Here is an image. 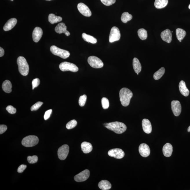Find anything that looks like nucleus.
Listing matches in <instances>:
<instances>
[{
    "label": "nucleus",
    "mask_w": 190,
    "mask_h": 190,
    "mask_svg": "<svg viewBox=\"0 0 190 190\" xmlns=\"http://www.w3.org/2000/svg\"><path fill=\"white\" fill-rule=\"evenodd\" d=\"M139 151L142 156L147 158L150 154V150L149 147L146 144H141L139 147Z\"/></svg>",
    "instance_id": "nucleus-14"
},
{
    "label": "nucleus",
    "mask_w": 190,
    "mask_h": 190,
    "mask_svg": "<svg viewBox=\"0 0 190 190\" xmlns=\"http://www.w3.org/2000/svg\"><path fill=\"white\" fill-rule=\"evenodd\" d=\"M17 63L19 73L23 76H27L29 72V67L26 59L19 56L17 59Z\"/></svg>",
    "instance_id": "nucleus-3"
},
{
    "label": "nucleus",
    "mask_w": 190,
    "mask_h": 190,
    "mask_svg": "<svg viewBox=\"0 0 190 190\" xmlns=\"http://www.w3.org/2000/svg\"><path fill=\"white\" fill-rule=\"evenodd\" d=\"M179 41H180V42H181L182 41V40H180Z\"/></svg>",
    "instance_id": "nucleus-48"
},
{
    "label": "nucleus",
    "mask_w": 190,
    "mask_h": 190,
    "mask_svg": "<svg viewBox=\"0 0 190 190\" xmlns=\"http://www.w3.org/2000/svg\"><path fill=\"white\" fill-rule=\"evenodd\" d=\"M52 112V109H49V110L46 111L45 115L44 116V119L45 120H47L50 118Z\"/></svg>",
    "instance_id": "nucleus-41"
},
{
    "label": "nucleus",
    "mask_w": 190,
    "mask_h": 190,
    "mask_svg": "<svg viewBox=\"0 0 190 190\" xmlns=\"http://www.w3.org/2000/svg\"><path fill=\"white\" fill-rule=\"evenodd\" d=\"M133 67L136 73H139L141 71V65L138 59L134 58L133 60Z\"/></svg>",
    "instance_id": "nucleus-24"
},
{
    "label": "nucleus",
    "mask_w": 190,
    "mask_h": 190,
    "mask_svg": "<svg viewBox=\"0 0 190 190\" xmlns=\"http://www.w3.org/2000/svg\"><path fill=\"white\" fill-rule=\"evenodd\" d=\"M7 130V127L6 125H0V134H2L5 132Z\"/></svg>",
    "instance_id": "nucleus-43"
},
{
    "label": "nucleus",
    "mask_w": 190,
    "mask_h": 190,
    "mask_svg": "<svg viewBox=\"0 0 190 190\" xmlns=\"http://www.w3.org/2000/svg\"><path fill=\"white\" fill-rule=\"evenodd\" d=\"M45 1H52V0H45Z\"/></svg>",
    "instance_id": "nucleus-47"
},
{
    "label": "nucleus",
    "mask_w": 190,
    "mask_h": 190,
    "mask_svg": "<svg viewBox=\"0 0 190 190\" xmlns=\"http://www.w3.org/2000/svg\"><path fill=\"white\" fill-rule=\"evenodd\" d=\"M2 89L5 92L10 93L12 91V85L10 81L6 80L3 83L2 86Z\"/></svg>",
    "instance_id": "nucleus-25"
},
{
    "label": "nucleus",
    "mask_w": 190,
    "mask_h": 190,
    "mask_svg": "<svg viewBox=\"0 0 190 190\" xmlns=\"http://www.w3.org/2000/svg\"><path fill=\"white\" fill-rule=\"evenodd\" d=\"M81 148L83 153L85 154L90 153L93 149V147L91 144L86 142H83L81 143Z\"/></svg>",
    "instance_id": "nucleus-22"
},
{
    "label": "nucleus",
    "mask_w": 190,
    "mask_h": 190,
    "mask_svg": "<svg viewBox=\"0 0 190 190\" xmlns=\"http://www.w3.org/2000/svg\"><path fill=\"white\" fill-rule=\"evenodd\" d=\"M6 110L8 112L11 114H15L16 112V109L13 106L11 105L8 106L6 108Z\"/></svg>",
    "instance_id": "nucleus-39"
},
{
    "label": "nucleus",
    "mask_w": 190,
    "mask_h": 190,
    "mask_svg": "<svg viewBox=\"0 0 190 190\" xmlns=\"http://www.w3.org/2000/svg\"><path fill=\"white\" fill-rule=\"evenodd\" d=\"M168 2V0H155L154 6L157 9H162L167 5Z\"/></svg>",
    "instance_id": "nucleus-26"
},
{
    "label": "nucleus",
    "mask_w": 190,
    "mask_h": 190,
    "mask_svg": "<svg viewBox=\"0 0 190 190\" xmlns=\"http://www.w3.org/2000/svg\"><path fill=\"white\" fill-rule=\"evenodd\" d=\"M142 129L147 134L151 133L152 127L150 121L148 119H144L142 121Z\"/></svg>",
    "instance_id": "nucleus-17"
},
{
    "label": "nucleus",
    "mask_w": 190,
    "mask_h": 190,
    "mask_svg": "<svg viewBox=\"0 0 190 190\" xmlns=\"http://www.w3.org/2000/svg\"><path fill=\"white\" fill-rule=\"evenodd\" d=\"M11 1H14V0H11Z\"/></svg>",
    "instance_id": "nucleus-50"
},
{
    "label": "nucleus",
    "mask_w": 190,
    "mask_h": 190,
    "mask_svg": "<svg viewBox=\"0 0 190 190\" xmlns=\"http://www.w3.org/2000/svg\"><path fill=\"white\" fill-rule=\"evenodd\" d=\"M132 18V16L131 14H129L127 12H124L122 14L121 19L123 23H126L128 21L131 20Z\"/></svg>",
    "instance_id": "nucleus-32"
},
{
    "label": "nucleus",
    "mask_w": 190,
    "mask_h": 190,
    "mask_svg": "<svg viewBox=\"0 0 190 190\" xmlns=\"http://www.w3.org/2000/svg\"><path fill=\"white\" fill-rule=\"evenodd\" d=\"M78 11L83 15L86 17H90L92 15L91 10L88 6L84 3H80L78 5Z\"/></svg>",
    "instance_id": "nucleus-13"
},
{
    "label": "nucleus",
    "mask_w": 190,
    "mask_h": 190,
    "mask_svg": "<svg viewBox=\"0 0 190 190\" xmlns=\"http://www.w3.org/2000/svg\"><path fill=\"white\" fill-rule=\"evenodd\" d=\"M59 68L63 72L70 71L73 72H76L78 70V68L76 65L67 62H64L61 63Z\"/></svg>",
    "instance_id": "nucleus-6"
},
{
    "label": "nucleus",
    "mask_w": 190,
    "mask_h": 190,
    "mask_svg": "<svg viewBox=\"0 0 190 190\" xmlns=\"http://www.w3.org/2000/svg\"><path fill=\"white\" fill-rule=\"evenodd\" d=\"M120 33L118 28L114 27L111 29L109 36V42L112 43L120 40Z\"/></svg>",
    "instance_id": "nucleus-8"
},
{
    "label": "nucleus",
    "mask_w": 190,
    "mask_h": 190,
    "mask_svg": "<svg viewBox=\"0 0 190 190\" xmlns=\"http://www.w3.org/2000/svg\"><path fill=\"white\" fill-rule=\"evenodd\" d=\"M137 75H138V74H139V73H137Z\"/></svg>",
    "instance_id": "nucleus-49"
},
{
    "label": "nucleus",
    "mask_w": 190,
    "mask_h": 190,
    "mask_svg": "<svg viewBox=\"0 0 190 190\" xmlns=\"http://www.w3.org/2000/svg\"><path fill=\"white\" fill-rule=\"evenodd\" d=\"M40 84V80L39 78H35L32 80V89L37 87Z\"/></svg>",
    "instance_id": "nucleus-40"
},
{
    "label": "nucleus",
    "mask_w": 190,
    "mask_h": 190,
    "mask_svg": "<svg viewBox=\"0 0 190 190\" xmlns=\"http://www.w3.org/2000/svg\"><path fill=\"white\" fill-rule=\"evenodd\" d=\"M186 35V31L181 28H178L176 30V35L178 40H182Z\"/></svg>",
    "instance_id": "nucleus-29"
},
{
    "label": "nucleus",
    "mask_w": 190,
    "mask_h": 190,
    "mask_svg": "<svg viewBox=\"0 0 190 190\" xmlns=\"http://www.w3.org/2000/svg\"><path fill=\"white\" fill-rule=\"evenodd\" d=\"M4 54V50L1 47H0V57H2Z\"/></svg>",
    "instance_id": "nucleus-44"
},
{
    "label": "nucleus",
    "mask_w": 190,
    "mask_h": 190,
    "mask_svg": "<svg viewBox=\"0 0 190 190\" xmlns=\"http://www.w3.org/2000/svg\"><path fill=\"white\" fill-rule=\"evenodd\" d=\"M101 102L103 109H108L109 106V100L107 98H102Z\"/></svg>",
    "instance_id": "nucleus-34"
},
{
    "label": "nucleus",
    "mask_w": 190,
    "mask_h": 190,
    "mask_svg": "<svg viewBox=\"0 0 190 190\" xmlns=\"http://www.w3.org/2000/svg\"><path fill=\"white\" fill-rule=\"evenodd\" d=\"M103 4L106 6H110L116 2V0H101Z\"/></svg>",
    "instance_id": "nucleus-38"
},
{
    "label": "nucleus",
    "mask_w": 190,
    "mask_h": 190,
    "mask_svg": "<svg viewBox=\"0 0 190 190\" xmlns=\"http://www.w3.org/2000/svg\"><path fill=\"white\" fill-rule=\"evenodd\" d=\"M147 31L144 29H139L138 31V34L141 40H146L148 37Z\"/></svg>",
    "instance_id": "nucleus-31"
},
{
    "label": "nucleus",
    "mask_w": 190,
    "mask_h": 190,
    "mask_svg": "<svg viewBox=\"0 0 190 190\" xmlns=\"http://www.w3.org/2000/svg\"><path fill=\"white\" fill-rule=\"evenodd\" d=\"M17 21V19L15 18H12L9 19L4 26V30L8 31L11 30L16 25Z\"/></svg>",
    "instance_id": "nucleus-19"
},
{
    "label": "nucleus",
    "mask_w": 190,
    "mask_h": 190,
    "mask_svg": "<svg viewBox=\"0 0 190 190\" xmlns=\"http://www.w3.org/2000/svg\"><path fill=\"white\" fill-rule=\"evenodd\" d=\"M77 124V121L74 119V120L70 121L67 123L66 127L67 129L70 130V129H73L76 127Z\"/></svg>",
    "instance_id": "nucleus-33"
},
{
    "label": "nucleus",
    "mask_w": 190,
    "mask_h": 190,
    "mask_svg": "<svg viewBox=\"0 0 190 190\" xmlns=\"http://www.w3.org/2000/svg\"><path fill=\"white\" fill-rule=\"evenodd\" d=\"M173 151V146L170 143H167L164 145L163 148V153L165 156L170 157L172 154Z\"/></svg>",
    "instance_id": "nucleus-20"
},
{
    "label": "nucleus",
    "mask_w": 190,
    "mask_h": 190,
    "mask_svg": "<svg viewBox=\"0 0 190 190\" xmlns=\"http://www.w3.org/2000/svg\"><path fill=\"white\" fill-rule=\"evenodd\" d=\"M50 50L54 55L58 56L63 59L67 58L70 55L68 51L60 49L55 45L52 46L50 47Z\"/></svg>",
    "instance_id": "nucleus-5"
},
{
    "label": "nucleus",
    "mask_w": 190,
    "mask_h": 190,
    "mask_svg": "<svg viewBox=\"0 0 190 190\" xmlns=\"http://www.w3.org/2000/svg\"><path fill=\"white\" fill-rule=\"evenodd\" d=\"M39 142V139L36 136L30 135L23 139L22 144L26 147H31L36 145Z\"/></svg>",
    "instance_id": "nucleus-4"
},
{
    "label": "nucleus",
    "mask_w": 190,
    "mask_h": 190,
    "mask_svg": "<svg viewBox=\"0 0 190 190\" xmlns=\"http://www.w3.org/2000/svg\"><path fill=\"white\" fill-rule=\"evenodd\" d=\"M43 104V103L41 102V101H39V102L35 103V104H34L31 107L30 109L31 111H36L38 110L41 107V106Z\"/></svg>",
    "instance_id": "nucleus-37"
},
{
    "label": "nucleus",
    "mask_w": 190,
    "mask_h": 190,
    "mask_svg": "<svg viewBox=\"0 0 190 190\" xmlns=\"http://www.w3.org/2000/svg\"><path fill=\"white\" fill-rule=\"evenodd\" d=\"M160 36L162 40L168 43H170L172 41L171 32L169 29H167L161 32Z\"/></svg>",
    "instance_id": "nucleus-18"
},
{
    "label": "nucleus",
    "mask_w": 190,
    "mask_h": 190,
    "mask_svg": "<svg viewBox=\"0 0 190 190\" xmlns=\"http://www.w3.org/2000/svg\"><path fill=\"white\" fill-rule=\"evenodd\" d=\"M82 36L83 40L85 41L91 43L92 44H95L97 42V40L95 37L91 35H88L85 33L83 34Z\"/></svg>",
    "instance_id": "nucleus-28"
},
{
    "label": "nucleus",
    "mask_w": 190,
    "mask_h": 190,
    "mask_svg": "<svg viewBox=\"0 0 190 190\" xmlns=\"http://www.w3.org/2000/svg\"><path fill=\"white\" fill-rule=\"evenodd\" d=\"M179 88L180 92L185 96H187L189 94V91L186 86V83L184 81L182 80L179 84Z\"/></svg>",
    "instance_id": "nucleus-21"
},
{
    "label": "nucleus",
    "mask_w": 190,
    "mask_h": 190,
    "mask_svg": "<svg viewBox=\"0 0 190 190\" xmlns=\"http://www.w3.org/2000/svg\"><path fill=\"white\" fill-rule=\"evenodd\" d=\"M27 160L28 162L30 164H34L37 162L38 158L37 156L34 155L32 156H29L28 157Z\"/></svg>",
    "instance_id": "nucleus-36"
},
{
    "label": "nucleus",
    "mask_w": 190,
    "mask_h": 190,
    "mask_svg": "<svg viewBox=\"0 0 190 190\" xmlns=\"http://www.w3.org/2000/svg\"><path fill=\"white\" fill-rule=\"evenodd\" d=\"M98 186L101 189L107 190L111 189L112 185L109 181L106 180H103L100 182L98 184Z\"/></svg>",
    "instance_id": "nucleus-23"
},
{
    "label": "nucleus",
    "mask_w": 190,
    "mask_h": 190,
    "mask_svg": "<svg viewBox=\"0 0 190 190\" xmlns=\"http://www.w3.org/2000/svg\"><path fill=\"white\" fill-rule=\"evenodd\" d=\"M87 98V97L86 95L85 94L80 96L79 100H78V104L81 107H83L85 105V103H86Z\"/></svg>",
    "instance_id": "nucleus-35"
},
{
    "label": "nucleus",
    "mask_w": 190,
    "mask_h": 190,
    "mask_svg": "<svg viewBox=\"0 0 190 190\" xmlns=\"http://www.w3.org/2000/svg\"><path fill=\"white\" fill-rule=\"evenodd\" d=\"M108 154L109 156L117 159L122 158L125 155L123 151L118 148L113 149L109 150Z\"/></svg>",
    "instance_id": "nucleus-10"
},
{
    "label": "nucleus",
    "mask_w": 190,
    "mask_h": 190,
    "mask_svg": "<svg viewBox=\"0 0 190 190\" xmlns=\"http://www.w3.org/2000/svg\"><path fill=\"white\" fill-rule=\"evenodd\" d=\"M90 176V172L87 169L83 170L78 174L75 175L74 179L75 181L78 182H82L86 181L89 178Z\"/></svg>",
    "instance_id": "nucleus-11"
},
{
    "label": "nucleus",
    "mask_w": 190,
    "mask_h": 190,
    "mask_svg": "<svg viewBox=\"0 0 190 190\" xmlns=\"http://www.w3.org/2000/svg\"><path fill=\"white\" fill-rule=\"evenodd\" d=\"M188 8H189V9H190V4H189V6H188Z\"/></svg>",
    "instance_id": "nucleus-46"
},
{
    "label": "nucleus",
    "mask_w": 190,
    "mask_h": 190,
    "mask_svg": "<svg viewBox=\"0 0 190 190\" xmlns=\"http://www.w3.org/2000/svg\"><path fill=\"white\" fill-rule=\"evenodd\" d=\"M165 72V68L162 67L158 71L156 72L154 74V78L155 80H158L161 78L163 75L164 74Z\"/></svg>",
    "instance_id": "nucleus-30"
},
{
    "label": "nucleus",
    "mask_w": 190,
    "mask_h": 190,
    "mask_svg": "<svg viewBox=\"0 0 190 190\" xmlns=\"http://www.w3.org/2000/svg\"><path fill=\"white\" fill-rule=\"evenodd\" d=\"M133 93L130 90L127 88H123L119 92V97L122 106L127 107L130 104Z\"/></svg>",
    "instance_id": "nucleus-2"
},
{
    "label": "nucleus",
    "mask_w": 190,
    "mask_h": 190,
    "mask_svg": "<svg viewBox=\"0 0 190 190\" xmlns=\"http://www.w3.org/2000/svg\"><path fill=\"white\" fill-rule=\"evenodd\" d=\"M187 131H188V132H190V126L189 127H188Z\"/></svg>",
    "instance_id": "nucleus-45"
},
{
    "label": "nucleus",
    "mask_w": 190,
    "mask_h": 190,
    "mask_svg": "<svg viewBox=\"0 0 190 190\" xmlns=\"http://www.w3.org/2000/svg\"><path fill=\"white\" fill-rule=\"evenodd\" d=\"M43 33V32L42 29L41 28L36 27L32 32V39L34 42H38L42 37Z\"/></svg>",
    "instance_id": "nucleus-16"
},
{
    "label": "nucleus",
    "mask_w": 190,
    "mask_h": 190,
    "mask_svg": "<svg viewBox=\"0 0 190 190\" xmlns=\"http://www.w3.org/2000/svg\"><path fill=\"white\" fill-rule=\"evenodd\" d=\"M62 20V18L60 16H56L55 14H49L48 21L51 24H54L61 22Z\"/></svg>",
    "instance_id": "nucleus-27"
},
{
    "label": "nucleus",
    "mask_w": 190,
    "mask_h": 190,
    "mask_svg": "<svg viewBox=\"0 0 190 190\" xmlns=\"http://www.w3.org/2000/svg\"><path fill=\"white\" fill-rule=\"evenodd\" d=\"M105 127L116 134H122L127 130V126L123 123L115 122L105 123L103 124Z\"/></svg>",
    "instance_id": "nucleus-1"
},
{
    "label": "nucleus",
    "mask_w": 190,
    "mask_h": 190,
    "mask_svg": "<svg viewBox=\"0 0 190 190\" xmlns=\"http://www.w3.org/2000/svg\"><path fill=\"white\" fill-rule=\"evenodd\" d=\"M27 166L25 165H20L17 169V172L19 173H22L23 172L25 169L27 168Z\"/></svg>",
    "instance_id": "nucleus-42"
},
{
    "label": "nucleus",
    "mask_w": 190,
    "mask_h": 190,
    "mask_svg": "<svg viewBox=\"0 0 190 190\" xmlns=\"http://www.w3.org/2000/svg\"><path fill=\"white\" fill-rule=\"evenodd\" d=\"M69 152V147L67 145H63L59 149L58 154L60 160H65L68 156Z\"/></svg>",
    "instance_id": "nucleus-9"
},
{
    "label": "nucleus",
    "mask_w": 190,
    "mask_h": 190,
    "mask_svg": "<svg viewBox=\"0 0 190 190\" xmlns=\"http://www.w3.org/2000/svg\"><path fill=\"white\" fill-rule=\"evenodd\" d=\"M67 26L64 23H61L56 27L55 30L57 33H64L67 36H69L70 35V32L67 30Z\"/></svg>",
    "instance_id": "nucleus-15"
},
{
    "label": "nucleus",
    "mask_w": 190,
    "mask_h": 190,
    "mask_svg": "<svg viewBox=\"0 0 190 190\" xmlns=\"http://www.w3.org/2000/svg\"><path fill=\"white\" fill-rule=\"evenodd\" d=\"M88 63L93 68H100L103 67L104 63L98 57L92 56L88 59Z\"/></svg>",
    "instance_id": "nucleus-7"
},
{
    "label": "nucleus",
    "mask_w": 190,
    "mask_h": 190,
    "mask_svg": "<svg viewBox=\"0 0 190 190\" xmlns=\"http://www.w3.org/2000/svg\"><path fill=\"white\" fill-rule=\"evenodd\" d=\"M171 108L173 114L176 117L179 116L181 112V105L179 101H173L171 103Z\"/></svg>",
    "instance_id": "nucleus-12"
}]
</instances>
